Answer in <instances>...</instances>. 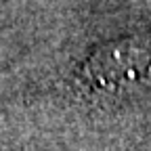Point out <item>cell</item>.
<instances>
[{
    "mask_svg": "<svg viewBox=\"0 0 151 151\" xmlns=\"http://www.w3.org/2000/svg\"><path fill=\"white\" fill-rule=\"evenodd\" d=\"M92 71L101 82H122L151 71V40H130L111 46L92 61Z\"/></svg>",
    "mask_w": 151,
    "mask_h": 151,
    "instance_id": "cell-1",
    "label": "cell"
}]
</instances>
